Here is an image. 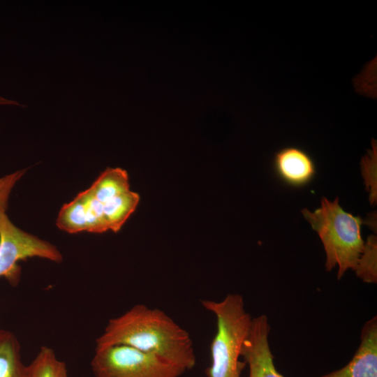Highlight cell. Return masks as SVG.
I'll use <instances>...</instances> for the list:
<instances>
[{
	"label": "cell",
	"mask_w": 377,
	"mask_h": 377,
	"mask_svg": "<svg viewBox=\"0 0 377 377\" xmlns=\"http://www.w3.org/2000/svg\"><path fill=\"white\" fill-rule=\"evenodd\" d=\"M126 345L182 368H194L196 356L189 333L165 311L142 304L110 318L96 339V348Z\"/></svg>",
	"instance_id": "obj_1"
},
{
	"label": "cell",
	"mask_w": 377,
	"mask_h": 377,
	"mask_svg": "<svg viewBox=\"0 0 377 377\" xmlns=\"http://www.w3.org/2000/svg\"><path fill=\"white\" fill-rule=\"evenodd\" d=\"M139 201V194L130 190L127 172L120 168H108L89 188L62 206L57 226L68 233L117 232Z\"/></svg>",
	"instance_id": "obj_2"
},
{
	"label": "cell",
	"mask_w": 377,
	"mask_h": 377,
	"mask_svg": "<svg viewBox=\"0 0 377 377\" xmlns=\"http://www.w3.org/2000/svg\"><path fill=\"white\" fill-rule=\"evenodd\" d=\"M302 214L323 243L326 271L337 265V279H340L346 271L353 270L364 248L360 230L364 221L346 212L340 206L338 198L330 201L324 197L319 208L313 212L304 209Z\"/></svg>",
	"instance_id": "obj_3"
},
{
	"label": "cell",
	"mask_w": 377,
	"mask_h": 377,
	"mask_svg": "<svg viewBox=\"0 0 377 377\" xmlns=\"http://www.w3.org/2000/svg\"><path fill=\"white\" fill-rule=\"evenodd\" d=\"M204 309L216 318V330L210 344L211 364L207 377H241L246 366L239 360L241 348L252 318L241 295L231 293L221 301L201 300Z\"/></svg>",
	"instance_id": "obj_4"
},
{
	"label": "cell",
	"mask_w": 377,
	"mask_h": 377,
	"mask_svg": "<svg viewBox=\"0 0 377 377\" xmlns=\"http://www.w3.org/2000/svg\"><path fill=\"white\" fill-rule=\"evenodd\" d=\"M94 377H179L185 371L155 355L126 345L95 348Z\"/></svg>",
	"instance_id": "obj_5"
},
{
	"label": "cell",
	"mask_w": 377,
	"mask_h": 377,
	"mask_svg": "<svg viewBox=\"0 0 377 377\" xmlns=\"http://www.w3.org/2000/svg\"><path fill=\"white\" fill-rule=\"evenodd\" d=\"M38 257L59 263L62 255L53 244L15 226L6 211L0 209V278L10 285L20 281L21 269L17 263Z\"/></svg>",
	"instance_id": "obj_6"
},
{
	"label": "cell",
	"mask_w": 377,
	"mask_h": 377,
	"mask_svg": "<svg viewBox=\"0 0 377 377\" xmlns=\"http://www.w3.org/2000/svg\"><path fill=\"white\" fill-rule=\"evenodd\" d=\"M270 326L267 316L252 318L241 348V357L249 366V377H284L276 370L269 343Z\"/></svg>",
	"instance_id": "obj_7"
},
{
	"label": "cell",
	"mask_w": 377,
	"mask_h": 377,
	"mask_svg": "<svg viewBox=\"0 0 377 377\" xmlns=\"http://www.w3.org/2000/svg\"><path fill=\"white\" fill-rule=\"evenodd\" d=\"M320 377H377V317L367 321L360 343L351 360L340 369Z\"/></svg>",
	"instance_id": "obj_8"
},
{
	"label": "cell",
	"mask_w": 377,
	"mask_h": 377,
	"mask_svg": "<svg viewBox=\"0 0 377 377\" xmlns=\"http://www.w3.org/2000/svg\"><path fill=\"white\" fill-rule=\"evenodd\" d=\"M274 168L279 179L293 187L306 186L316 175V165L310 155L297 147L279 150L274 157Z\"/></svg>",
	"instance_id": "obj_9"
},
{
	"label": "cell",
	"mask_w": 377,
	"mask_h": 377,
	"mask_svg": "<svg viewBox=\"0 0 377 377\" xmlns=\"http://www.w3.org/2000/svg\"><path fill=\"white\" fill-rule=\"evenodd\" d=\"M0 377H26L21 346L10 331L0 329Z\"/></svg>",
	"instance_id": "obj_10"
},
{
	"label": "cell",
	"mask_w": 377,
	"mask_h": 377,
	"mask_svg": "<svg viewBox=\"0 0 377 377\" xmlns=\"http://www.w3.org/2000/svg\"><path fill=\"white\" fill-rule=\"evenodd\" d=\"M26 377H68L66 363L51 348L43 346L31 362L26 365Z\"/></svg>",
	"instance_id": "obj_11"
},
{
	"label": "cell",
	"mask_w": 377,
	"mask_h": 377,
	"mask_svg": "<svg viewBox=\"0 0 377 377\" xmlns=\"http://www.w3.org/2000/svg\"><path fill=\"white\" fill-rule=\"evenodd\" d=\"M356 276L367 283H377V238L371 235L364 242L362 253L355 265Z\"/></svg>",
	"instance_id": "obj_12"
},
{
	"label": "cell",
	"mask_w": 377,
	"mask_h": 377,
	"mask_svg": "<svg viewBox=\"0 0 377 377\" xmlns=\"http://www.w3.org/2000/svg\"><path fill=\"white\" fill-rule=\"evenodd\" d=\"M362 160V173L366 188L369 193V201L371 205L376 203V147L373 144V149Z\"/></svg>",
	"instance_id": "obj_13"
},
{
	"label": "cell",
	"mask_w": 377,
	"mask_h": 377,
	"mask_svg": "<svg viewBox=\"0 0 377 377\" xmlns=\"http://www.w3.org/2000/svg\"><path fill=\"white\" fill-rule=\"evenodd\" d=\"M24 172L25 170H18L0 178V209L4 211L7 209L10 193Z\"/></svg>",
	"instance_id": "obj_14"
}]
</instances>
